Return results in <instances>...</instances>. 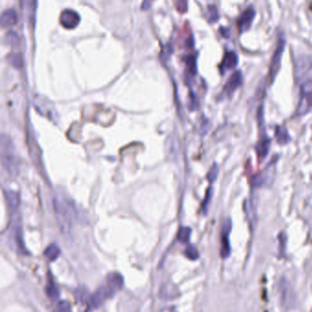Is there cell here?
<instances>
[{
	"instance_id": "obj_12",
	"label": "cell",
	"mask_w": 312,
	"mask_h": 312,
	"mask_svg": "<svg viewBox=\"0 0 312 312\" xmlns=\"http://www.w3.org/2000/svg\"><path fill=\"white\" fill-rule=\"evenodd\" d=\"M17 22V14L14 9L5 10L1 16V27L3 29H9L16 25Z\"/></svg>"
},
{
	"instance_id": "obj_10",
	"label": "cell",
	"mask_w": 312,
	"mask_h": 312,
	"mask_svg": "<svg viewBox=\"0 0 312 312\" xmlns=\"http://www.w3.org/2000/svg\"><path fill=\"white\" fill-rule=\"evenodd\" d=\"M238 63V56L234 51H228L222 59V63L220 65V70L222 73L230 71L232 69L236 67Z\"/></svg>"
},
{
	"instance_id": "obj_2",
	"label": "cell",
	"mask_w": 312,
	"mask_h": 312,
	"mask_svg": "<svg viewBox=\"0 0 312 312\" xmlns=\"http://www.w3.org/2000/svg\"><path fill=\"white\" fill-rule=\"evenodd\" d=\"M284 50H285V38L284 37H279L276 50H275L272 59L270 61L269 71H268V78H269L270 82H273V80H275V78L278 75V72L280 70Z\"/></svg>"
},
{
	"instance_id": "obj_4",
	"label": "cell",
	"mask_w": 312,
	"mask_h": 312,
	"mask_svg": "<svg viewBox=\"0 0 312 312\" xmlns=\"http://www.w3.org/2000/svg\"><path fill=\"white\" fill-rule=\"evenodd\" d=\"M232 230V221L226 219L222 224L221 233V250L220 254L222 258H227L231 254V246L229 241V236Z\"/></svg>"
},
{
	"instance_id": "obj_8",
	"label": "cell",
	"mask_w": 312,
	"mask_h": 312,
	"mask_svg": "<svg viewBox=\"0 0 312 312\" xmlns=\"http://www.w3.org/2000/svg\"><path fill=\"white\" fill-rule=\"evenodd\" d=\"M242 83H243V75L241 72L238 71V72H234L232 74V76L227 80L226 83L223 87V91L228 95H232L236 90L239 88Z\"/></svg>"
},
{
	"instance_id": "obj_9",
	"label": "cell",
	"mask_w": 312,
	"mask_h": 312,
	"mask_svg": "<svg viewBox=\"0 0 312 312\" xmlns=\"http://www.w3.org/2000/svg\"><path fill=\"white\" fill-rule=\"evenodd\" d=\"M270 148V139L265 135H261L260 140L258 141L256 145V152H257L258 161L264 160L265 156L268 154Z\"/></svg>"
},
{
	"instance_id": "obj_24",
	"label": "cell",
	"mask_w": 312,
	"mask_h": 312,
	"mask_svg": "<svg viewBox=\"0 0 312 312\" xmlns=\"http://www.w3.org/2000/svg\"><path fill=\"white\" fill-rule=\"evenodd\" d=\"M311 129H312V128H311Z\"/></svg>"
},
{
	"instance_id": "obj_23",
	"label": "cell",
	"mask_w": 312,
	"mask_h": 312,
	"mask_svg": "<svg viewBox=\"0 0 312 312\" xmlns=\"http://www.w3.org/2000/svg\"><path fill=\"white\" fill-rule=\"evenodd\" d=\"M149 1H151V0H145V1H144V3H143V5H145V3H147V2H149Z\"/></svg>"
},
{
	"instance_id": "obj_19",
	"label": "cell",
	"mask_w": 312,
	"mask_h": 312,
	"mask_svg": "<svg viewBox=\"0 0 312 312\" xmlns=\"http://www.w3.org/2000/svg\"><path fill=\"white\" fill-rule=\"evenodd\" d=\"M208 14H209V21L216 22L219 19L218 10L214 6H210L208 8Z\"/></svg>"
},
{
	"instance_id": "obj_1",
	"label": "cell",
	"mask_w": 312,
	"mask_h": 312,
	"mask_svg": "<svg viewBox=\"0 0 312 312\" xmlns=\"http://www.w3.org/2000/svg\"><path fill=\"white\" fill-rule=\"evenodd\" d=\"M294 74L300 89L312 87V56L300 55L296 58Z\"/></svg>"
},
{
	"instance_id": "obj_21",
	"label": "cell",
	"mask_w": 312,
	"mask_h": 312,
	"mask_svg": "<svg viewBox=\"0 0 312 312\" xmlns=\"http://www.w3.org/2000/svg\"><path fill=\"white\" fill-rule=\"evenodd\" d=\"M76 297L81 302H85L88 299V291L85 287H80L76 291Z\"/></svg>"
},
{
	"instance_id": "obj_20",
	"label": "cell",
	"mask_w": 312,
	"mask_h": 312,
	"mask_svg": "<svg viewBox=\"0 0 312 312\" xmlns=\"http://www.w3.org/2000/svg\"><path fill=\"white\" fill-rule=\"evenodd\" d=\"M219 173V169L218 165H213V167L211 168V170L209 171V173H208V175H207V177H208V180L211 182V184L213 183V182L217 178V175H218Z\"/></svg>"
},
{
	"instance_id": "obj_22",
	"label": "cell",
	"mask_w": 312,
	"mask_h": 312,
	"mask_svg": "<svg viewBox=\"0 0 312 312\" xmlns=\"http://www.w3.org/2000/svg\"><path fill=\"white\" fill-rule=\"evenodd\" d=\"M57 310L58 312H72L71 309V306L67 301H60L58 304V307H57Z\"/></svg>"
},
{
	"instance_id": "obj_16",
	"label": "cell",
	"mask_w": 312,
	"mask_h": 312,
	"mask_svg": "<svg viewBox=\"0 0 312 312\" xmlns=\"http://www.w3.org/2000/svg\"><path fill=\"white\" fill-rule=\"evenodd\" d=\"M9 63L11 64L13 67L19 69L23 66V57L19 53H12L8 58Z\"/></svg>"
},
{
	"instance_id": "obj_5",
	"label": "cell",
	"mask_w": 312,
	"mask_h": 312,
	"mask_svg": "<svg viewBox=\"0 0 312 312\" xmlns=\"http://www.w3.org/2000/svg\"><path fill=\"white\" fill-rule=\"evenodd\" d=\"M80 19L81 18L78 13L72 9H66L63 11L60 17V24L67 30H73L76 28L80 23Z\"/></svg>"
},
{
	"instance_id": "obj_7",
	"label": "cell",
	"mask_w": 312,
	"mask_h": 312,
	"mask_svg": "<svg viewBox=\"0 0 312 312\" xmlns=\"http://www.w3.org/2000/svg\"><path fill=\"white\" fill-rule=\"evenodd\" d=\"M255 17H256V10L254 9V8L250 7L244 10L243 14L240 16L238 22H237L240 33L247 31L251 28Z\"/></svg>"
},
{
	"instance_id": "obj_3",
	"label": "cell",
	"mask_w": 312,
	"mask_h": 312,
	"mask_svg": "<svg viewBox=\"0 0 312 312\" xmlns=\"http://www.w3.org/2000/svg\"><path fill=\"white\" fill-rule=\"evenodd\" d=\"M312 110V87L300 89L299 101L297 108V114L303 116Z\"/></svg>"
},
{
	"instance_id": "obj_6",
	"label": "cell",
	"mask_w": 312,
	"mask_h": 312,
	"mask_svg": "<svg viewBox=\"0 0 312 312\" xmlns=\"http://www.w3.org/2000/svg\"><path fill=\"white\" fill-rule=\"evenodd\" d=\"M115 294V292L112 291L108 286L102 287L94 293V295L90 298L91 306L93 308H98L101 304H103L107 299L111 298Z\"/></svg>"
},
{
	"instance_id": "obj_11",
	"label": "cell",
	"mask_w": 312,
	"mask_h": 312,
	"mask_svg": "<svg viewBox=\"0 0 312 312\" xmlns=\"http://www.w3.org/2000/svg\"><path fill=\"white\" fill-rule=\"evenodd\" d=\"M107 286L116 293V291H119L124 286V279L119 273H109L107 277Z\"/></svg>"
},
{
	"instance_id": "obj_17",
	"label": "cell",
	"mask_w": 312,
	"mask_h": 312,
	"mask_svg": "<svg viewBox=\"0 0 312 312\" xmlns=\"http://www.w3.org/2000/svg\"><path fill=\"white\" fill-rule=\"evenodd\" d=\"M192 229L190 228H181L178 233V240L182 243H187L190 240Z\"/></svg>"
},
{
	"instance_id": "obj_13",
	"label": "cell",
	"mask_w": 312,
	"mask_h": 312,
	"mask_svg": "<svg viewBox=\"0 0 312 312\" xmlns=\"http://www.w3.org/2000/svg\"><path fill=\"white\" fill-rule=\"evenodd\" d=\"M275 135H276L277 142L281 145H285V144H288L290 142L291 138L289 133H288V131H286V128H284V127H276Z\"/></svg>"
},
{
	"instance_id": "obj_18",
	"label": "cell",
	"mask_w": 312,
	"mask_h": 312,
	"mask_svg": "<svg viewBox=\"0 0 312 312\" xmlns=\"http://www.w3.org/2000/svg\"><path fill=\"white\" fill-rule=\"evenodd\" d=\"M185 255H186V257L190 259H192V260H196L197 258L199 257V252H198L196 248L193 245L189 246L188 248L186 249Z\"/></svg>"
},
{
	"instance_id": "obj_15",
	"label": "cell",
	"mask_w": 312,
	"mask_h": 312,
	"mask_svg": "<svg viewBox=\"0 0 312 312\" xmlns=\"http://www.w3.org/2000/svg\"><path fill=\"white\" fill-rule=\"evenodd\" d=\"M60 253V250L59 249V247L55 245V244H52V245L49 246L47 249H46L45 252H44V255H45V257H47L49 260L54 261V260H56L59 257Z\"/></svg>"
},
{
	"instance_id": "obj_14",
	"label": "cell",
	"mask_w": 312,
	"mask_h": 312,
	"mask_svg": "<svg viewBox=\"0 0 312 312\" xmlns=\"http://www.w3.org/2000/svg\"><path fill=\"white\" fill-rule=\"evenodd\" d=\"M46 293L49 296V298L53 301H56L60 297L59 289L56 286L55 283L53 282L52 279H50L49 282H48L47 287H46Z\"/></svg>"
}]
</instances>
